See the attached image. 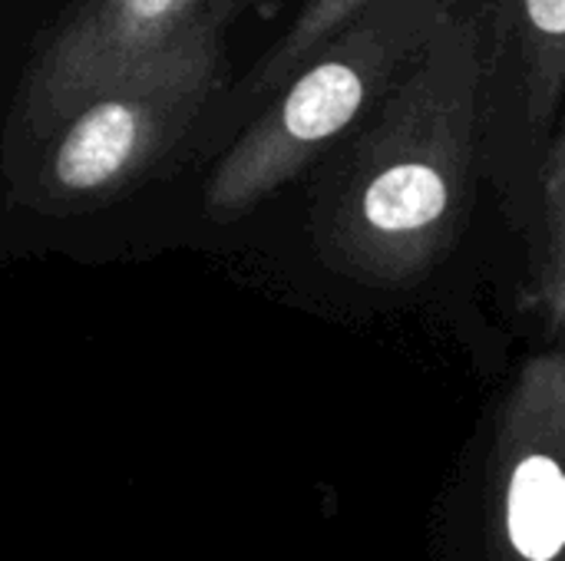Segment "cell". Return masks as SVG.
<instances>
[{
  "label": "cell",
  "mask_w": 565,
  "mask_h": 561,
  "mask_svg": "<svg viewBox=\"0 0 565 561\" xmlns=\"http://www.w3.org/2000/svg\"><path fill=\"white\" fill-rule=\"evenodd\" d=\"M480 23L447 13L387 96L315 169L308 235L321 265L367 288H414L454 251L477 169Z\"/></svg>",
  "instance_id": "1"
},
{
  "label": "cell",
  "mask_w": 565,
  "mask_h": 561,
  "mask_svg": "<svg viewBox=\"0 0 565 561\" xmlns=\"http://www.w3.org/2000/svg\"><path fill=\"white\" fill-rule=\"evenodd\" d=\"M450 10L447 0H371L348 17L218 159L202 195L205 215L238 222L308 175L387 96Z\"/></svg>",
  "instance_id": "2"
},
{
  "label": "cell",
  "mask_w": 565,
  "mask_h": 561,
  "mask_svg": "<svg viewBox=\"0 0 565 561\" xmlns=\"http://www.w3.org/2000/svg\"><path fill=\"white\" fill-rule=\"evenodd\" d=\"M225 10L199 13L169 46L96 89L43 139L33 205L79 212L132 192L195 126L225 83Z\"/></svg>",
  "instance_id": "3"
},
{
  "label": "cell",
  "mask_w": 565,
  "mask_h": 561,
  "mask_svg": "<svg viewBox=\"0 0 565 561\" xmlns=\"http://www.w3.org/2000/svg\"><path fill=\"white\" fill-rule=\"evenodd\" d=\"M563 89L565 0H497L490 46L480 40L477 159L490 162L520 228L533 208Z\"/></svg>",
  "instance_id": "4"
},
{
  "label": "cell",
  "mask_w": 565,
  "mask_h": 561,
  "mask_svg": "<svg viewBox=\"0 0 565 561\" xmlns=\"http://www.w3.org/2000/svg\"><path fill=\"white\" fill-rule=\"evenodd\" d=\"M215 3L232 0H76L23 76V132L40 142L83 99L152 60Z\"/></svg>",
  "instance_id": "5"
},
{
  "label": "cell",
  "mask_w": 565,
  "mask_h": 561,
  "mask_svg": "<svg viewBox=\"0 0 565 561\" xmlns=\"http://www.w3.org/2000/svg\"><path fill=\"white\" fill-rule=\"evenodd\" d=\"M530 261L526 301L536 314L559 331L565 317V136L553 132L536 172L533 208L526 218Z\"/></svg>",
  "instance_id": "6"
},
{
  "label": "cell",
  "mask_w": 565,
  "mask_h": 561,
  "mask_svg": "<svg viewBox=\"0 0 565 561\" xmlns=\"http://www.w3.org/2000/svg\"><path fill=\"white\" fill-rule=\"evenodd\" d=\"M510 536L530 561L559 555L565 539V483L553 456H526L510 486Z\"/></svg>",
  "instance_id": "7"
},
{
  "label": "cell",
  "mask_w": 565,
  "mask_h": 561,
  "mask_svg": "<svg viewBox=\"0 0 565 561\" xmlns=\"http://www.w3.org/2000/svg\"><path fill=\"white\" fill-rule=\"evenodd\" d=\"M364 3L371 0H305L301 10L295 13V20L285 26V33L265 50V56L258 60V66L252 69L245 93L248 96H265L275 93L295 69L298 63L321 46L348 17H354Z\"/></svg>",
  "instance_id": "8"
}]
</instances>
